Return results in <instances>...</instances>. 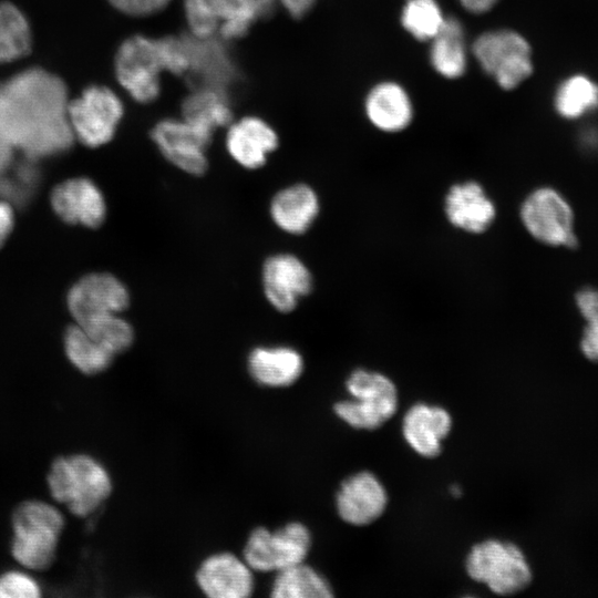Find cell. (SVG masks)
<instances>
[{
    "label": "cell",
    "instance_id": "1",
    "mask_svg": "<svg viewBox=\"0 0 598 598\" xmlns=\"http://www.w3.org/2000/svg\"><path fill=\"white\" fill-rule=\"evenodd\" d=\"M69 102L64 82L41 68L0 83V120L14 150L33 161L69 150L75 140Z\"/></svg>",
    "mask_w": 598,
    "mask_h": 598
},
{
    "label": "cell",
    "instance_id": "2",
    "mask_svg": "<svg viewBox=\"0 0 598 598\" xmlns=\"http://www.w3.org/2000/svg\"><path fill=\"white\" fill-rule=\"evenodd\" d=\"M47 481L51 496L80 517L94 513L112 492L106 468L84 454L55 458Z\"/></svg>",
    "mask_w": 598,
    "mask_h": 598
},
{
    "label": "cell",
    "instance_id": "3",
    "mask_svg": "<svg viewBox=\"0 0 598 598\" xmlns=\"http://www.w3.org/2000/svg\"><path fill=\"white\" fill-rule=\"evenodd\" d=\"M64 527L62 513L43 501H24L12 514L11 554L27 569L44 570L55 558Z\"/></svg>",
    "mask_w": 598,
    "mask_h": 598
},
{
    "label": "cell",
    "instance_id": "4",
    "mask_svg": "<svg viewBox=\"0 0 598 598\" xmlns=\"http://www.w3.org/2000/svg\"><path fill=\"white\" fill-rule=\"evenodd\" d=\"M277 6V0L183 1L189 34L198 38L217 35L225 41L243 38L255 22L270 17Z\"/></svg>",
    "mask_w": 598,
    "mask_h": 598
},
{
    "label": "cell",
    "instance_id": "5",
    "mask_svg": "<svg viewBox=\"0 0 598 598\" xmlns=\"http://www.w3.org/2000/svg\"><path fill=\"white\" fill-rule=\"evenodd\" d=\"M470 52L481 70L503 90L519 86L533 73L532 48L513 29H493L478 34Z\"/></svg>",
    "mask_w": 598,
    "mask_h": 598
},
{
    "label": "cell",
    "instance_id": "6",
    "mask_svg": "<svg viewBox=\"0 0 598 598\" xmlns=\"http://www.w3.org/2000/svg\"><path fill=\"white\" fill-rule=\"evenodd\" d=\"M114 70L117 82L134 101L154 102L161 93L162 73L167 72L161 38L135 34L125 39L116 51Z\"/></svg>",
    "mask_w": 598,
    "mask_h": 598
},
{
    "label": "cell",
    "instance_id": "7",
    "mask_svg": "<svg viewBox=\"0 0 598 598\" xmlns=\"http://www.w3.org/2000/svg\"><path fill=\"white\" fill-rule=\"evenodd\" d=\"M465 567L472 579L502 596L517 594L532 581V569L524 553L516 545L498 539L474 545Z\"/></svg>",
    "mask_w": 598,
    "mask_h": 598
},
{
    "label": "cell",
    "instance_id": "8",
    "mask_svg": "<svg viewBox=\"0 0 598 598\" xmlns=\"http://www.w3.org/2000/svg\"><path fill=\"white\" fill-rule=\"evenodd\" d=\"M352 400L334 404V413L354 429L375 430L395 413L398 390L384 374L354 370L347 380Z\"/></svg>",
    "mask_w": 598,
    "mask_h": 598
},
{
    "label": "cell",
    "instance_id": "9",
    "mask_svg": "<svg viewBox=\"0 0 598 598\" xmlns=\"http://www.w3.org/2000/svg\"><path fill=\"white\" fill-rule=\"evenodd\" d=\"M123 115L121 97L104 85L87 86L69 102V122L74 138L89 147L109 143Z\"/></svg>",
    "mask_w": 598,
    "mask_h": 598
},
{
    "label": "cell",
    "instance_id": "10",
    "mask_svg": "<svg viewBox=\"0 0 598 598\" xmlns=\"http://www.w3.org/2000/svg\"><path fill=\"white\" fill-rule=\"evenodd\" d=\"M310 546V532L301 523H289L275 532L258 527L248 537L244 560L257 571H279L303 563Z\"/></svg>",
    "mask_w": 598,
    "mask_h": 598
},
{
    "label": "cell",
    "instance_id": "11",
    "mask_svg": "<svg viewBox=\"0 0 598 598\" xmlns=\"http://www.w3.org/2000/svg\"><path fill=\"white\" fill-rule=\"evenodd\" d=\"M525 229L539 243L574 248V214L567 200L550 187L533 190L520 206Z\"/></svg>",
    "mask_w": 598,
    "mask_h": 598
},
{
    "label": "cell",
    "instance_id": "12",
    "mask_svg": "<svg viewBox=\"0 0 598 598\" xmlns=\"http://www.w3.org/2000/svg\"><path fill=\"white\" fill-rule=\"evenodd\" d=\"M151 137L163 156L190 175L207 171L206 150L212 136L203 133L183 118H164L151 131Z\"/></svg>",
    "mask_w": 598,
    "mask_h": 598
},
{
    "label": "cell",
    "instance_id": "13",
    "mask_svg": "<svg viewBox=\"0 0 598 598\" xmlns=\"http://www.w3.org/2000/svg\"><path fill=\"white\" fill-rule=\"evenodd\" d=\"M128 303L130 295L126 287L117 278L105 272L83 277L68 295V307L76 323L120 313Z\"/></svg>",
    "mask_w": 598,
    "mask_h": 598
},
{
    "label": "cell",
    "instance_id": "14",
    "mask_svg": "<svg viewBox=\"0 0 598 598\" xmlns=\"http://www.w3.org/2000/svg\"><path fill=\"white\" fill-rule=\"evenodd\" d=\"M188 69L185 74L193 87L213 86L228 91L238 79V70L225 40L214 35L198 38L185 34Z\"/></svg>",
    "mask_w": 598,
    "mask_h": 598
},
{
    "label": "cell",
    "instance_id": "15",
    "mask_svg": "<svg viewBox=\"0 0 598 598\" xmlns=\"http://www.w3.org/2000/svg\"><path fill=\"white\" fill-rule=\"evenodd\" d=\"M262 286L267 300L275 309L290 312L297 307L299 299L311 291L312 276L296 256L278 254L264 264Z\"/></svg>",
    "mask_w": 598,
    "mask_h": 598
},
{
    "label": "cell",
    "instance_id": "16",
    "mask_svg": "<svg viewBox=\"0 0 598 598\" xmlns=\"http://www.w3.org/2000/svg\"><path fill=\"white\" fill-rule=\"evenodd\" d=\"M337 511L348 524L363 526L378 519L385 511L388 495L378 477L359 472L342 482L337 493Z\"/></svg>",
    "mask_w": 598,
    "mask_h": 598
},
{
    "label": "cell",
    "instance_id": "17",
    "mask_svg": "<svg viewBox=\"0 0 598 598\" xmlns=\"http://www.w3.org/2000/svg\"><path fill=\"white\" fill-rule=\"evenodd\" d=\"M444 214L450 224L467 234L486 231L496 218V206L475 181L452 185L444 197Z\"/></svg>",
    "mask_w": 598,
    "mask_h": 598
},
{
    "label": "cell",
    "instance_id": "18",
    "mask_svg": "<svg viewBox=\"0 0 598 598\" xmlns=\"http://www.w3.org/2000/svg\"><path fill=\"white\" fill-rule=\"evenodd\" d=\"M363 111L374 128L389 134L406 130L414 118V105L408 90L392 80L380 81L370 87Z\"/></svg>",
    "mask_w": 598,
    "mask_h": 598
},
{
    "label": "cell",
    "instance_id": "19",
    "mask_svg": "<svg viewBox=\"0 0 598 598\" xmlns=\"http://www.w3.org/2000/svg\"><path fill=\"white\" fill-rule=\"evenodd\" d=\"M251 568L230 553L206 558L196 573L200 590L210 598H246L254 590Z\"/></svg>",
    "mask_w": 598,
    "mask_h": 598
},
{
    "label": "cell",
    "instance_id": "20",
    "mask_svg": "<svg viewBox=\"0 0 598 598\" xmlns=\"http://www.w3.org/2000/svg\"><path fill=\"white\" fill-rule=\"evenodd\" d=\"M54 212L69 224L99 227L106 205L97 186L87 178H73L58 185L51 195Z\"/></svg>",
    "mask_w": 598,
    "mask_h": 598
},
{
    "label": "cell",
    "instance_id": "21",
    "mask_svg": "<svg viewBox=\"0 0 598 598\" xmlns=\"http://www.w3.org/2000/svg\"><path fill=\"white\" fill-rule=\"evenodd\" d=\"M226 148L231 158L248 169L261 167L278 146L276 131L262 118L245 116L228 125Z\"/></svg>",
    "mask_w": 598,
    "mask_h": 598
},
{
    "label": "cell",
    "instance_id": "22",
    "mask_svg": "<svg viewBox=\"0 0 598 598\" xmlns=\"http://www.w3.org/2000/svg\"><path fill=\"white\" fill-rule=\"evenodd\" d=\"M452 429L450 413L437 405L416 403L404 414L402 433L408 444L421 456L435 457L442 441Z\"/></svg>",
    "mask_w": 598,
    "mask_h": 598
},
{
    "label": "cell",
    "instance_id": "23",
    "mask_svg": "<svg viewBox=\"0 0 598 598\" xmlns=\"http://www.w3.org/2000/svg\"><path fill=\"white\" fill-rule=\"evenodd\" d=\"M320 210L317 193L306 184H295L278 192L270 204L274 223L291 235L306 233Z\"/></svg>",
    "mask_w": 598,
    "mask_h": 598
},
{
    "label": "cell",
    "instance_id": "24",
    "mask_svg": "<svg viewBox=\"0 0 598 598\" xmlns=\"http://www.w3.org/2000/svg\"><path fill=\"white\" fill-rule=\"evenodd\" d=\"M429 44V62L437 75L456 80L465 74L470 48L460 19L446 16L443 27Z\"/></svg>",
    "mask_w": 598,
    "mask_h": 598
},
{
    "label": "cell",
    "instance_id": "25",
    "mask_svg": "<svg viewBox=\"0 0 598 598\" xmlns=\"http://www.w3.org/2000/svg\"><path fill=\"white\" fill-rule=\"evenodd\" d=\"M182 118L213 137V133L233 122L231 102L227 90L195 86L182 103Z\"/></svg>",
    "mask_w": 598,
    "mask_h": 598
},
{
    "label": "cell",
    "instance_id": "26",
    "mask_svg": "<svg viewBox=\"0 0 598 598\" xmlns=\"http://www.w3.org/2000/svg\"><path fill=\"white\" fill-rule=\"evenodd\" d=\"M248 370L259 384L287 386L301 375L303 360L297 350L289 347H258L248 357Z\"/></svg>",
    "mask_w": 598,
    "mask_h": 598
},
{
    "label": "cell",
    "instance_id": "27",
    "mask_svg": "<svg viewBox=\"0 0 598 598\" xmlns=\"http://www.w3.org/2000/svg\"><path fill=\"white\" fill-rule=\"evenodd\" d=\"M274 598H330L329 582L312 567L300 563L277 571L271 586Z\"/></svg>",
    "mask_w": 598,
    "mask_h": 598
},
{
    "label": "cell",
    "instance_id": "28",
    "mask_svg": "<svg viewBox=\"0 0 598 598\" xmlns=\"http://www.w3.org/2000/svg\"><path fill=\"white\" fill-rule=\"evenodd\" d=\"M554 106L564 118H580L598 109V84L586 75H571L558 85Z\"/></svg>",
    "mask_w": 598,
    "mask_h": 598
},
{
    "label": "cell",
    "instance_id": "29",
    "mask_svg": "<svg viewBox=\"0 0 598 598\" xmlns=\"http://www.w3.org/2000/svg\"><path fill=\"white\" fill-rule=\"evenodd\" d=\"M32 34L28 19L14 4L0 2V64L25 56L31 50Z\"/></svg>",
    "mask_w": 598,
    "mask_h": 598
},
{
    "label": "cell",
    "instance_id": "30",
    "mask_svg": "<svg viewBox=\"0 0 598 598\" xmlns=\"http://www.w3.org/2000/svg\"><path fill=\"white\" fill-rule=\"evenodd\" d=\"M64 348L71 363L89 375L106 370L115 357L92 339L78 323L66 329Z\"/></svg>",
    "mask_w": 598,
    "mask_h": 598
},
{
    "label": "cell",
    "instance_id": "31",
    "mask_svg": "<svg viewBox=\"0 0 598 598\" xmlns=\"http://www.w3.org/2000/svg\"><path fill=\"white\" fill-rule=\"evenodd\" d=\"M446 19L437 0H405L400 11V24L416 41L430 42Z\"/></svg>",
    "mask_w": 598,
    "mask_h": 598
},
{
    "label": "cell",
    "instance_id": "32",
    "mask_svg": "<svg viewBox=\"0 0 598 598\" xmlns=\"http://www.w3.org/2000/svg\"><path fill=\"white\" fill-rule=\"evenodd\" d=\"M78 324L114 355L130 348L134 339L133 328L118 313L97 317Z\"/></svg>",
    "mask_w": 598,
    "mask_h": 598
},
{
    "label": "cell",
    "instance_id": "33",
    "mask_svg": "<svg viewBox=\"0 0 598 598\" xmlns=\"http://www.w3.org/2000/svg\"><path fill=\"white\" fill-rule=\"evenodd\" d=\"M577 307L587 322L580 349L590 361H598V290L584 289L576 296Z\"/></svg>",
    "mask_w": 598,
    "mask_h": 598
},
{
    "label": "cell",
    "instance_id": "34",
    "mask_svg": "<svg viewBox=\"0 0 598 598\" xmlns=\"http://www.w3.org/2000/svg\"><path fill=\"white\" fill-rule=\"evenodd\" d=\"M41 588L29 574L9 570L0 575V598H39Z\"/></svg>",
    "mask_w": 598,
    "mask_h": 598
},
{
    "label": "cell",
    "instance_id": "35",
    "mask_svg": "<svg viewBox=\"0 0 598 598\" xmlns=\"http://www.w3.org/2000/svg\"><path fill=\"white\" fill-rule=\"evenodd\" d=\"M117 11L131 17H148L164 10L173 0H107Z\"/></svg>",
    "mask_w": 598,
    "mask_h": 598
},
{
    "label": "cell",
    "instance_id": "36",
    "mask_svg": "<svg viewBox=\"0 0 598 598\" xmlns=\"http://www.w3.org/2000/svg\"><path fill=\"white\" fill-rule=\"evenodd\" d=\"M13 210L9 202L0 199V247L4 244L13 228Z\"/></svg>",
    "mask_w": 598,
    "mask_h": 598
},
{
    "label": "cell",
    "instance_id": "37",
    "mask_svg": "<svg viewBox=\"0 0 598 598\" xmlns=\"http://www.w3.org/2000/svg\"><path fill=\"white\" fill-rule=\"evenodd\" d=\"M296 19L303 18L315 7L317 0H277Z\"/></svg>",
    "mask_w": 598,
    "mask_h": 598
},
{
    "label": "cell",
    "instance_id": "38",
    "mask_svg": "<svg viewBox=\"0 0 598 598\" xmlns=\"http://www.w3.org/2000/svg\"><path fill=\"white\" fill-rule=\"evenodd\" d=\"M14 151L16 150L8 138L0 120V175L6 173L10 167Z\"/></svg>",
    "mask_w": 598,
    "mask_h": 598
},
{
    "label": "cell",
    "instance_id": "39",
    "mask_svg": "<svg viewBox=\"0 0 598 598\" xmlns=\"http://www.w3.org/2000/svg\"><path fill=\"white\" fill-rule=\"evenodd\" d=\"M464 10L472 14H484L491 11L498 0H458Z\"/></svg>",
    "mask_w": 598,
    "mask_h": 598
}]
</instances>
